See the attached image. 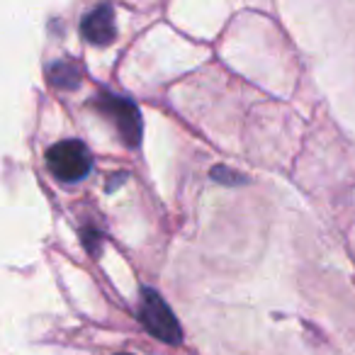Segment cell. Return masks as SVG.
Instances as JSON below:
<instances>
[{
	"label": "cell",
	"instance_id": "2",
	"mask_svg": "<svg viewBox=\"0 0 355 355\" xmlns=\"http://www.w3.org/2000/svg\"><path fill=\"white\" fill-rule=\"evenodd\" d=\"M139 321L144 324V329L153 336V338L163 340L168 345H180L183 343V331L180 324L173 316L171 306L163 302V297L151 287L141 290V304H139Z\"/></svg>",
	"mask_w": 355,
	"mask_h": 355
},
{
	"label": "cell",
	"instance_id": "1",
	"mask_svg": "<svg viewBox=\"0 0 355 355\" xmlns=\"http://www.w3.org/2000/svg\"><path fill=\"white\" fill-rule=\"evenodd\" d=\"M95 110L100 114L110 119L117 129V134L122 137V141L127 146H139L141 141V132H144V122H141V112L132 100L122 98V95H114L110 90H100L93 100Z\"/></svg>",
	"mask_w": 355,
	"mask_h": 355
},
{
	"label": "cell",
	"instance_id": "5",
	"mask_svg": "<svg viewBox=\"0 0 355 355\" xmlns=\"http://www.w3.org/2000/svg\"><path fill=\"white\" fill-rule=\"evenodd\" d=\"M49 80L54 88L61 90H73L80 83V69L73 61H56L49 69Z\"/></svg>",
	"mask_w": 355,
	"mask_h": 355
},
{
	"label": "cell",
	"instance_id": "3",
	"mask_svg": "<svg viewBox=\"0 0 355 355\" xmlns=\"http://www.w3.org/2000/svg\"><path fill=\"white\" fill-rule=\"evenodd\" d=\"M46 166L61 183H78L93 168V158L83 141L66 139L46 151Z\"/></svg>",
	"mask_w": 355,
	"mask_h": 355
},
{
	"label": "cell",
	"instance_id": "6",
	"mask_svg": "<svg viewBox=\"0 0 355 355\" xmlns=\"http://www.w3.org/2000/svg\"><path fill=\"white\" fill-rule=\"evenodd\" d=\"M212 178L217 180V183H224V185H243V183H248L241 173L232 171V168H227V166L212 168Z\"/></svg>",
	"mask_w": 355,
	"mask_h": 355
},
{
	"label": "cell",
	"instance_id": "4",
	"mask_svg": "<svg viewBox=\"0 0 355 355\" xmlns=\"http://www.w3.org/2000/svg\"><path fill=\"white\" fill-rule=\"evenodd\" d=\"M80 35L85 42L98 46H107L110 42L117 37V27H114V15L110 6H98L90 10L88 15L80 20Z\"/></svg>",
	"mask_w": 355,
	"mask_h": 355
},
{
	"label": "cell",
	"instance_id": "7",
	"mask_svg": "<svg viewBox=\"0 0 355 355\" xmlns=\"http://www.w3.org/2000/svg\"><path fill=\"white\" fill-rule=\"evenodd\" d=\"M119 355H127V353H119Z\"/></svg>",
	"mask_w": 355,
	"mask_h": 355
}]
</instances>
